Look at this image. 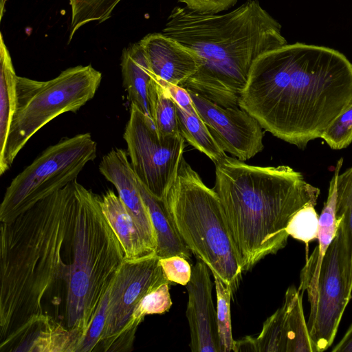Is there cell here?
<instances>
[{"label":"cell","instance_id":"cell-5","mask_svg":"<svg viewBox=\"0 0 352 352\" xmlns=\"http://www.w3.org/2000/svg\"><path fill=\"white\" fill-rule=\"evenodd\" d=\"M101 201L76 180L73 258L65 282V323L80 342L125 259Z\"/></svg>","mask_w":352,"mask_h":352},{"label":"cell","instance_id":"cell-9","mask_svg":"<svg viewBox=\"0 0 352 352\" xmlns=\"http://www.w3.org/2000/svg\"><path fill=\"white\" fill-rule=\"evenodd\" d=\"M159 259L155 254L124 259L109 289L106 321L98 351L126 352L133 349L136 331L132 328L131 319L135 308L148 292L164 283H170Z\"/></svg>","mask_w":352,"mask_h":352},{"label":"cell","instance_id":"cell-17","mask_svg":"<svg viewBox=\"0 0 352 352\" xmlns=\"http://www.w3.org/2000/svg\"><path fill=\"white\" fill-rule=\"evenodd\" d=\"M120 65L123 85L131 104L136 106L152 120L149 87L154 75L140 42L133 43L123 50Z\"/></svg>","mask_w":352,"mask_h":352},{"label":"cell","instance_id":"cell-11","mask_svg":"<svg viewBox=\"0 0 352 352\" xmlns=\"http://www.w3.org/2000/svg\"><path fill=\"white\" fill-rule=\"evenodd\" d=\"M307 296L310 304L307 322L309 336L316 352H323L332 345L344 310L352 297L339 228L323 257L316 285Z\"/></svg>","mask_w":352,"mask_h":352},{"label":"cell","instance_id":"cell-29","mask_svg":"<svg viewBox=\"0 0 352 352\" xmlns=\"http://www.w3.org/2000/svg\"><path fill=\"white\" fill-rule=\"evenodd\" d=\"M170 283H164L146 294L135 308L131 319L132 328L137 331L140 324L147 315L162 314L172 306L169 292Z\"/></svg>","mask_w":352,"mask_h":352},{"label":"cell","instance_id":"cell-13","mask_svg":"<svg viewBox=\"0 0 352 352\" xmlns=\"http://www.w3.org/2000/svg\"><path fill=\"white\" fill-rule=\"evenodd\" d=\"M208 266L199 258L192 269L186 285L188 300L186 316L192 352H220L217 310L212 298V283Z\"/></svg>","mask_w":352,"mask_h":352},{"label":"cell","instance_id":"cell-28","mask_svg":"<svg viewBox=\"0 0 352 352\" xmlns=\"http://www.w3.org/2000/svg\"><path fill=\"white\" fill-rule=\"evenodd\" d=\"M284 318V309L281 306L265 320L261 332L255 338L256 352H286Z\"/></svg>","mask_w":352,"mask_h":352},{"label":"cell","instance_id":"cell-20","mask_svg":"<svg viewBox=\"0 0 352 352\" xmlns=\"http://www.w3.org/2000/svg\"><path fill=\"white\" fill-rule=\"evenodd\" d=\"M80 339L52 316L36 325L23 338L13 351L77 352Z\"/></svg>","mask_w":352,"mask_h":352},{"label":"cell","instance_id":"cell-26","mask_svg":"<svg viewBox=\"0 0 352 352\" xmlns=\"http://www.w3.org/2000/svg\"><path fill=\"white\" fill-rule=\"evenodd\" d=\"M71 8V22L68 43L76 32L90 22L99 23L109 19L121 0H68Z\"/></svg>","mask_w":352,"mask_h":352},{"label":"cell","instance_id":"cell-33","mask_svg":"<svg viewBox=\"0 0 352 352\" xmlns=\"http://www.w3.org/2000/svg\"><path fill=\"white\" fill-rule=\"evenodd\" d=\"M164 274L171 283L186 286L192 276V268L187 259L179 256H173L159 259Z\"/></svg>","mask_w":352,"mask_h":352},{"label":"cell","instance_id":"cell-37","mask_svg":"<svg viewBox=\"0 0 352 352\" xmlns=\"http://www.w3.org/2000/svg\"><path fill=\"white\" fill-rule=\"evenodd\" d=\"M232 351L235 352L239 351H254L256 352V346L255 338L252 336H246L242 339L234 341L233 343Z\"/></svg>","mask_w":352,"mask_h":352},{"label":"cell","instance_id":"cell-7","mask_svg":"<svg viewBox=\"0 0 352 352\" xmlns=\"http://www.w3.org/2000/svg\"><path fill=\"white\" fill-rule=\"evenodd\" d=\"M102 74L91 65H78L56 78L40 81L18 76L16 107L4 151L0 155V175L9 170L28 141L51 120L75 113L91 100Z\"/></svg>","mask_w":352,"mask_h":352},{"label":"cell","instance_id":"cell-24","mask_svg":"<svg viewBox=\"0 0 352 352\" xmlns=\"http://www.w3.org/2000/svg\"><path fill=\"white\" fill-rule=\"evenodd\" d=\"M336 218L342 236L352 289V166L338 176Z\"/></svg>","mask_w":352,"mask_h":352},{"label":"cell","instance_id":"cell-23","mask_svg":"<svg viewBox=\"0 0 352 352\" xmlns=\"http://www.w3.org/2000/svg\"><path fill=\"white\" fill-rule=\"evenodd\" d=\"M176 107L179 129L184 140L214 164L225 158L226 151L199 116L187 112L177 104Z\"/></svg>","mask_w":352,"mask_h":352},{"label":"cell","instance_id":"cell-27","mask_svg":"<svg viewBox=\"0 0 352 352\" xmlns=\"http://www.w3.org/2000/svg\"><path fill=\"white\" fill-rule=\"evenodd\" d=\"M212 274L217 295V319L220 352H230L232 351L234 343L230 314V299L233 294L230 288L215 273Z\"/></svg>","mask_w":352,"mask_h":352},{"label":"cell","instance_id":"cell-3","mask_svg":"<svg viewBox=\"0 0 352 352\" xmlns=\"http://www.w3.org/2000/svg\"><path fill=\"white\" fill-rule=\"evenodd\" d=\"M162 33L199 57L197 71L181 86L224 107H239L254 61L287 43L280 24L258 0L223 14L177 6Z\"/></svg>","mask_w":352,"mask_h":352},{"label":"cell","instance_id":"cell-30","mask_svg":"<svg viewBox=\"0 0 352 352\" xmlns=\"http://www.w3.org/2000/svg\"><path fill=\"white\" fill-rule=\"evenodd\" d=\"M319 216L315 206L308 204L298 210L290 219L286 231L289 236L304 242L307 247L312 241L317 239Z\"/></svg>","mask_w":352,"mask_h":352},{"label":"cell","instance_id":"cell-36","mask_svg":"<svg viewBox=\"0 0 352 352\" xmlns=\"http://www.w3.org/2000/svg\"><path fill=\"white\" fill-rule=\"evenodd\" d=\"M332 352H352V323L343 337L331 349Z\"/></svg>","mask_w":352,"mask_h":352},{"label":"cell","instance_id":"cell-12","mask_svg":"<svg viewBox=\"0 0 352 352\" xmlns=\"http://www.w3.org/2000/svg\"><path fill=\"white\" fill-rule=\"evenodd\" d=\"M187 89L199 117L225 151L245 161L263 149L262 127L246 111L221 107Z\"/></svg>","mask_w":352,"mask_h":352},{"label":"cell","instance_id":"cell-1","mask_svg":"<svg viewBox=\"0 0 352 352\" xmlns=\"http://www.w3.org/2000/svg\"><path fill=\"white\" fill-rule=\"evenodd\" d=\"M352 103V63L339 51L287 43L253 63L239 107L275 137L304 149Z\"/></svg>","mask_w":352,"mask_h":352},{"label":"cell","instance_id":"cell-22","mask_svg":"<svg viewBox=\"0 0 352 352\" xmlns=\"http://www.w3.org/2000/svg\"><path fill=\"white\" fill-rule=\"evenodd\" d=\"M0 155L4 151L16 107L15 73L9 51L0 38Z\"/></svg>","mask_w":352,"mask_h":352},{"label":"cell","instance_id":"cell-16","mask_svg":"<svg viewBox=\"0 0 352 352\" xmlns=\"http://www.w3.org/2000/svg\"><path fill=\"white\" fill-rule=\"evenodd\" d=\"M342 164L343 159L340 158L336 165L329 184L327 199L319 216L318 245L310 256L307 257L305 265L300 272L298 290L302 294L307 292L308 295L313 291L323 257L338 230L339 226L336 218L338 179Z\"/></svg>","mask_w":352,"mask_h":352},{"label":"cell","instance_id":"cell-19","mask_svg":"<svg viewBox=\"0 0 352 352\" xmlns=\"http://www.w3.org/2000/svg\"><path fill=\"white\" fill-rule=\"evenodd\" d=\"M138 185L156 234L155 255L159 258L179 256L190 260L192 252L179 235L163 200L153 195L138 179Z\"/></svg>","mask_w":352,"mask_h":352},{"label":"cell","instance_id":"cell-10","mask_svg":"<svg viewBox=\"0 0 352 352\" xmlns=\"http://www.w3.org/2000/svg\"><path fill=\"white\" fill-rule=\"evenodd\" d=\"M123 138L135 175L155 197L163 199L172 186L183 157L181 134L161 135L153 122L134 104Z\"/></svg>","mask_w":352,"mask_h":352},{"label":"cell","instance_id":"cell-25","mask_svg":"<svg viewBox=\"0 0 352 352\" xmlns=\"http://www.w3.org/2000/svg\"><path fill=\"white\" fill-rule=\"evenodd\" d=\"M151 114L161 135L181 134L178 126L177 107L168 91L155 78L149 87Z\"/></svg>","mask_w":352,"mask_h":352},{"label":"cell","instance_id":"cell-34","mask_svg":"<svg viewBox=\"0 0 352 352\" xmlns=\"http://www.w3.org/2000/svg\"><path fill=\"white\" fill-rule=\"evenodd\" d=\"M238 0H178L188 8L201 13L218 14L233 7Z\"/></svg>","mask_w":352,"mask_h":352},{"label":"cell","instance_id":"cell-4","mask_svg":"<svg viewBox=\"0 0 352 352\" xmlns=\"http://www.w3.org/2000/svg\"><path fill=\"white\" fill-rule=\"evenodd\" d=\"M214 164L213 189L245 272L285 247L290 219L316 206L320 190L288 166H252L228 155Z\"/></svg>","mask_w":352,"mask_h":352},{"label":"cell","instance_id":"cell-15","mask_svg":"<svg viewBox=\"0 0 352 352\" xmlns=\"http://www.w3.org/2000/svg\"><path fill=\"white\" fill-rule=\"evenodd\" d=\"M140 42L152 73L161 83L181 86L198 69V56L162 33L148 34Z\"/></svg>","mask_w":352,"mask_h":352},{"label":"cell","instance_id":"cell-18","mask_svg":"<svg viewBox=\"0 0 352 352\" xmlns=\"http://www.w3.org/2000/svg\"><path fill=\"white\" fill-rule=\"evenodd\" d=\"M102 212L117 235L126 260H135L153 254L118 195L109 190L102 197Z\"/></svg>","mask_w":352,"mask_h":352},{"label":"cell","instance_id":"cell-8","mask_svg":"<svg viewBox=\"0 0 352 352\" xmlns=\"http://www.w3.org/2000/svg\"><path fill=\"white\" fill-rule=\"evenodd\" d=\"M90 133L63 138L45 149L18 174L6 188L0 206V221L10 222L41 199L77 179L96 157Z\"/></svg>","mask_w":352,"mask_h":352},{"label":"cell","instance_id":"cell-35","mask_svg":"<svg viewBox=\"0 0 352 352\" xmlns=\"http://www.w3.org/2000/svg\"><path fill=\"white\" fill-rule=\"evenodd\" d=\"M160 83L168 91L170 96L177 105L188 113L199 115L186 88L180 85Z\"/></svg>","mask_w":352,"mask_h":352},{"label":"cell","instance_id":"cell-21","mask_svg":"<svg viewBox=\"0 0 352 352\" xmlns=\"http://www.w3.org/2000/svg\"><path fill=\"white\" fill-rule=\"evenodd\" d=\"M302 294L295 286L289 287L283 304L287 337L286 352H316L305 320Z\"/></svg>","mask_w":352,"mask_h":352},{"label":"cell","instance_id":"cell-2","mask_svg":"<svg viewBox=\"0 0 352 352\" xmlns=\"http://www.w3.org/2000/svg\"><path fill=\"white\" fill-rule=\"evenodd\" d=\"M76 179L1 225L0 351H12L48 316L45 295L66 282L69 264L62 250L72 239Z\"/></svg>","mask_w":352,"mask_h":352},{"label":"cell","instance_id":"cell-32","mask_svg":"<svg viewBox=\"0 0 352 352\" xmlns=\"http://www.w3.org/2000/svg\"><path fill=\"white\" fill-rule=\"evenodd\" d=\"M109 295V289L106 293L87 334L81 340L77 352L98 351L106 321Z\"/></svg>","mask_w":352,"mask_h":352},{"label":"cell","instance_id":"cell-31","mask_svg":"<svg viewBox=\"0 0 352 352\" xmlns=\"http://www.w3.org/2000/svg\"><path fill=\"white\" fill-rule=\"evenodd\" d=\"M321 138L332 149L349 146L352 142V103L327 128Z\"/></svg>","mask_w":352,"mask_h":352},{"label":"cell","instance_id":"cell-14","mask_svg":"<svg viewBox=\"0 0 352 352\" xmlns=\"http://www.w3.org/2000/svg\"><path fill=\"white\" fill-rule=\"evenodd\" d=\"M98 168L100 173L116 187L118 197L132 217L145 244L155 253L156 234L126 152L120 148L111 149L103 156Z\"/></svg>","mask_w":352,"mask_h":352},{"label":"cell","instance_id":"cell-6","mask_svg":"<svg viewBox=\"0 0 352 352\" xmlns=\"http://www.w3.org/2000/svg\"><path fill=\"white\" fill-rule=\"evenodd\" d=\"M162 200L184 243L234 294L243 269L221 203L184 157Z\"/></svg>","mask_w":352,"mask_h":352}]
</instances>
